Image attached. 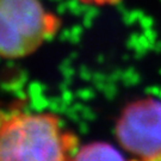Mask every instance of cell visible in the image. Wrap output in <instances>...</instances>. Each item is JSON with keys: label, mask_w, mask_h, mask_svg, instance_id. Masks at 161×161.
I'll use <instances>...</instances> for the list:
<instances>
[{"label": "cell", "mask_w": 161, "mask_h": 161, "mask_svg": "<svg viewBox=\"0 0 161 161\" xmlns=\"http://www.w3.org/2000/svg\"><path fill=\"white\" fill-rule=\"evenodd\" d=\"M70 161H128L123 153L112 143L92 141L80 144Z\"/></svg>", "instance_id": "4"}, {"label": "cell", "mask_w": 161, "mask_h": 161, "mask_svg": "<svg viewBox=\"0 0 161 161\" xmlns=\"http://www.w3.org/2000/svg\"><path fill=\"white\" fill-rule=\"evenodd\" d=\"M81 4L96 7H108V6H115L121 4L123 0H79Z\"/></svg>", "instance_id": "5"}, {"label": "cell", "mask_w": 161, "mask_h": 161, "mask_svg": "<svg viewBox=\"0 0 161 161\" xmlns=\"http://www.w3.org/2000/svg\"><path fill=\"white\" fill-rule=\"evenodd\" d=\"M80 144L58 114L30 109L22 98L0 102V161H70Z\"/></svg>", "instance_id": "1"}, {"label": "cell", "mask_w": 161, "mask_h": 161, "mask_svg": "<svg viewBox=\"0 0 161 161\" xmlns=\"http://www.w3.org/2000/svg\"><path fill=\"white\" fill-rule=\"evenodd\" d=\"M119 148L134 158L161 150V100L154 97L134 99L122 108L115 123Z\"/></svg>", "instance_id": "3"}, {"label": "cell", "mask_w": 161, "mask_h": 161, "mask_svg": "<svg viewBox=\"0 0 161 161\" xmlns=\"http://www.w3.org/2000/svg\"><path fill=\"white\" fill-rule=\"evenodd\" d=\"M62 28V17L42 0H0V58H29Z\"/></svg>", "instance_id": "2"}, {"label": "cell", "mask_w": 161, "mask_h": 161, "mask_svg": "<svg viewBox=\"0 0 161 161\" xmlns=\"http://www.w3.org/2000/svg\"><path fill=\"white\" fill-rule=\"evenodd\" d=\"M128 161H161V150L153 155L143 156V158H132Z\"/></svg>", "instance_id": "6"}]
</instances>
